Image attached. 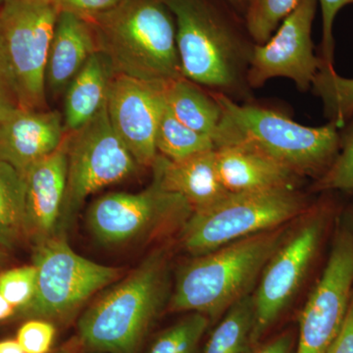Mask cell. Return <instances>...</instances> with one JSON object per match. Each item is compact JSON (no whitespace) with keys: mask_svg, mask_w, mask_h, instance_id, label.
I'll use <instances>...</instances> for the list:
<instances>
[{"mask_svg":"<svg viewBox=\"0 0 353 353\" xmlns=\"http://www.w3.org/2000/svg\"><path fill=\"white\" fill-rule=\"evenodd\" d=\"M164 85L126 76H113L109 85V119L139 166L152 168L158 155L155 139L165 108Z\"/></svg>","mask_w":353,"mask_h":353,"instance_id":"obj_14","label":"cell"},{"mask_svg":"<svg viewBox=\"0 0 353 353\" xmlns=\"http://www.w3.org/2000/svg\"><path fill=\"white\" fill-rule=\"evenodd\" d=\"M301 0H248L245 28L256 44H263L296 9Z\"/></svg>","mask_w":353,"mask_h":353,"instance_id":"obj_27","label":"cell"},{"mask_svg":"<svg viewBox=\"0 0 353 353\" xmlns=\"http://www.w3.org/2000/svg\"><path fill=\"white\" fill-rule=\"evenodd\" d=\"M16 312V309L0 294V321L12 317Z\"/></svg>","mask_w":353,"mask_h":353,"instance_id":"obj_38","label":"cell"},{"mask_svg":"<svg viewBox=\"0 0 353 353\" xmlns=\"http://www.w3.org/2000/svg\"><path fill=\"white\" fill-rule=\"evenodd\" d=\"M66 236L57 234L37 243L32 264L37 268L36 294L21 312L25 317L61 321L123 277V269L97 263L76 253Z\"/></svg>","mask_w":353,"mask_h":353,"instance_id":"obj_8","label":"cell"},{"mask_svg":"<svg viewBox=\"0 0 353 353\" xmlns=\"http://www.w3.org/2000/svg\"><path fill=\"white\" fill-rule=\"evenodd\" d=\"M68 137L54 152L32 165L24 174L26 236L34 243L58 234L66 190Z\"/></svg>","mask_w":353,"mask_h":353,"instance_id":"obj_15","label":"cell"},{"mask_svg":"<svg viewBox=\"0 0 353 353\" xmlns=\"http://www.w3.org/2000/svg\"><path fill=\"white\" fill-rule=\"evenodd\" d=\"M234 10L245 14L246 6H248V0H226Z\"/></svg>","mask_w":353,"mask_h":353,"instance_id":"obj_39","label":"cell"},{"mask_svg":"<svg viewBox=\"0 0 353 353\" xmlns=\"http://www.w3.org/2000/svg\"><path fill=\"white\" fill-rule=\"evenodd\" d=\"M44 1H51V2H54V0H44Z\"/></svg>","mask_w":353,"mask_h":353,"instance_id":"obj_41","label":"cell"},{"mask_svg":"<svg viewBox=\"0 0 353 353\" xmlns=\"http://www.w3.org/2000/svg\"><path fill=\"white\" fill-rule=\"evenodd\" d=\"M0 353H25L17 340L0 341Z\"/></svg>","mask_w":353,"mask_h":353,"instance_id":"obj_37","label":"cell"},{"mask_svg":"<svg viewBox=\"0 0 353 353\" xmlns=\"http://www.w3.org/2000/svg\"><path fill=\"white\" fill-rule=\"evenodd\" d=\"M210 322V318L201 313H188L158 334L146 353H197Z\"/></svg>","mask_w":353,"mask_h":353,"instance_id":"obj_26","label":"cell"},{"mask_svg":"<svg viewBox=\"0 0 353 353\" xmlns=\"http://www.w3.org/2000/svg\"><path fill=\"white\" fill-rule=\"evenodd\" d=\"M311 87L321 99L330 122L341 129L353 116V79L343 78L334 67L321 64Z\"/></svg>","mask_w":353,"mask_h":353,"instance_id":"obj_25","label":"cell"},{"mask_svg":"<svg viewBox=\"0 0 353 353\" xmlns=\"http://www.w3.org/2000/svg\"><path fill=\"white\" fill-rule=\"evenodd\" d=\"M125 0H54L60 11H69L83 18L110 10Z\"/></svg>","mask_w":353,"mask_h":353,"instance_id":"obj_33","label":"cell"},{"mask_svg":"<svg viewBox=\"0 0 353 353\" xmlns=\"http://www.w3.org/2000/svg\"><path fill=\"white\" fill-rule=\"evenodd\" d=\"M317 7L318 0H301L266 43L253 46L246 74L252 87L279 77L294 81L303 92L312 85L322 64L311 37Z\"/></svg>","mask_w":353,"mask_h":353,"instance_id":"obj_13","label":"cell"},{"mask_svg":"<svg viewBox=\"0 0 353 353\" xmlns=\"http://www.w3.org/2000/svg\"><path fill=\"white\" fill-rule=\"evenodd\" d=\"M353 294V205L336 216L324 269L299 317L294 353H327L347 318Z\"/></svg>","mask_w":353,"mask_h":353,"instance_id":"obj_10","label":"cell"},{"mask_svg":"<svg viewBox=\"0 0 353 353\" xmlns=\"http://www.w3.org/2000/svg\"><path fill=\"white\" fill-rule=\"evenodd\" d=\"M59 12L54 2L44 0H6L0 7V31L20 108H46V64Z\"/></svg>","mask_w":353,"mask_h":353,"instance_id":"obj_12","label":"cell"},{"mask_svg":"<svg viewBox=\"0 0 353 353\" xmlns=\"http://www.w3.org/2000/svg\"><path fill=\"white\" fill-rule=\"evenodd\" d=\"M152 169V180L162 189L180 194L194 211L210 208L230 194L218 176L215 150L178 161L158 154Z\"/></svg>","mask_w":353,"mask_h":353,"instance_id":"obj_17","label":"cell"},{"mask_svg":"<svg viewBox=\"0 0 353 353\" xmlns=\"http://www.w3.org/2000/svg\"><path fill=\"white\" fill-rule=\"evenodd\" d=\"M97 52L94 32L87 20L60 11L46 64V88L53 97L67 90L88 58Z\"/></svg>","mask_w":353,"mask_h":353,"instance_id":"obj_19","label":"cell"},{"mask_svg":"<svg viewBox=\"0 0 353 353\" xmlns=\"http://www.w3.org/2000/svg\"><path fill=\"white\" fill-rule=\"evenodd\" d=\"M83 19L113 76L158 83L183 77L175 19L164 0H125Z\"/></svg>","mask_w":353,"mask_h":353,"instance_id":"obj_1","label":"cell"},{"mask_svg":"<svg viewBox=\"0 0 353 353\" xmlns=\"http://www.w3.org/2000/svg\"><path fill=\"white\" fill-rule=\"evenodd\" d=\"M36 290L37 268L34 265L0 273V294L19 313L31 304Z\"/></svg>","mask_w":353,"mask_h":353,"instance_id":"obj_29","label":"cell"},{"mask_svg":"<svg viewBox=\"0 0 353 353\" xmlns=\"http://www.w3.org/2000/svg\"><path fill=\"white\" fill-rule=\"evenodd\" d=\"M155 145L158 154L173 161L215 150L212 139L181 123L166 103L158 125Z\"/></svg>","mask_w":353,"mask_h":353,"instance_id":"obj_24","label":"cell"},{"mask_svg":"<svg viewBox=\"0 0 353 353\" xmlns=\"http://www.w3.org/2000/svg\"><path fill=\"white\" fill-rule=\"evenodd\" d=\"M164 99L171 113L190 129L214 139L222 111L216 99L204 94L185 77L164 85Z\"/></svg>","mask_w":353,"mask_h":353,"instance_id":"obj_21","label":"cell"},{"mask_svg":"<svg viewBox=\"0 0 353 353\" xmlns=\"http://www.w3.org/2000/svg\"><path fill=\"white\" fill-rule=\"evenodd\" d=\"M57 329L52 322L31 319L23 324L17 333V341L25 353H50L54 343Z\"/></svg>","mask_w":353,"mask_h":353,"instance_id":"obj_30","label":"cell"},{"mask_svg":"<svg viewBox=\"0 0 353 353\" xmlns=\"http://www.w3.org/2000/svg\"><path fill=\"white\" fill-rule=\"evenodd\" d=\"M66 136L58 111L19 108L0 122V161L24 174L59 148Z\"/></svg>","mask_w":353,"mask_h":353,"instance_id":"obj_16","label":"cell"},{"mask_svg":"<svg viewBox=\"0 0 353 353\" xmlns=\"http://www.w3.org/2000/svg\"><path fill=\"white\" fill-rule=\"evenodd\" d=\"M288 224L246 236L183 265L172 288L170 312H197L217 320L252 294L269 260L290 233Z\"/></svg>","mask_w":353,"mask_h":353,"instance_id":"obj_3","label":"cell"},{"mask_svg":"<svg viewBox=\"0 0 353 353\" xmlns=\"http://www.w3.org/2000/svg\"><path fill=\"white\" fill-rule=\"evenodd\" d=\"M19 108L15 81L0 31V122Z\"/></svg>","mask_w":353,"mask_h":353,"instance_id":"obj_32","label":"cell"},{"mask_svg":"<svg viewBox=\"0 0 353 353\" xmlns=\"http://www.w3.org/2000/svg\"><path fill=\"white\" fill-rule=\"evenodd\" d=\"M192 213L183 196L152 180L137 194L111 192L99 197L88 208L87 222L95 240L119 246L180 232Z\"/></svg>","mask_w":353,"mask_h":353,"instance_id":"obj_11","label":"cell"},{"mask_svg":"<svg viewBox=\"0 0 353 353\" xmlns=\"http://www.w3.org/2000/svg\"><path fill=\"white\" fill-rule=\"evenodd\" d=\"M83 352L82 341H81L78 336H75L70 339V340L65 341L63 345L55 348V350H51L50 353H81Z\"/></svg>","mask_w":353,"mask_h":353,"instance_id":"obj_36","label":"cell"},{"mask_svg":"<svg viewBox=\"0 0 353 353\" xmlns=\"http://www.w3.org/2000/svg\"><path fill=\"white\" fill-rule=\"evenodd\" d=\"M112 78V72L101 53L95 52L88 58L65 92L66 132L82 128L105 105Z\"/></svg>","mask_w":353,"mask_h":353,"instance_id":"obj_20","label":"cell"},{"mask_svg":"<svg viewBox=\"0 0 353 353\" xmlns=\"http://www.w3.org/2000/svg\"><path fill=\"white\" fill-rule=\"evenodd\" d=\"M254 299L248 294L233 304L213 330L202 353H243L252 345Z\"/></svg>","mask_w":353,"mask_h":353,"instance_id":"obj_23","label":"cell"},{"mask_svg":"<svg viewBox=\"0 0 353 353\" xmlns=\"http://www.w3.org/2000/svg\"><path fill=\"white\" fill-rule=\"evenodd\" d=\"M216 168L230 192L294 188L299 176L259 152L240 145L215 150Z\"/></svg>","mask_w":353,"mask_h":353,"instance_id":"obj_18","label":"cell"},{"mask_svg":"<svg viewBox=\"0 0 353 353\" xmlns=\"http://www.w3.org/2000/svg\"><path fill=\"white\" fill-rule=\"evenodd\" d=\"M67 137L66 190L57 234H66L90 194L122 182L139 166L114 131L106 103L90 122Z\"/></svg>","mask_w":353,"mask_h":353,"instance_id":"obj_9","label":"cell"},{"mask_svg":"<svg viewBox=\"0 0 353 353\" xmlns=\"http://www.w3.org/2000/svg\"><path fill=\"white\" fill-rule=\"evenodd\" d=\"M327 353H353V294L343 328Z\"/></svg>","mask_w":353,"mask_h":353,"instance_id":"obj_34","label":"cell"},{"mask_svg":"<svg viewBox=\"0 0 353 353\" xmlns=\"http://www.w3.org/2000/svg\"><path fill=\"white\" fill-rule=\"evenodd\" d=\"M172 288L168 254L158 250L81 316L77 336L83 352L139 353L158 316L168 306Z\"/></svg>","mask_w":353,"mask_h":353,"instance_id":"obj_2","label":"cell"},{"mask_svg":"<svg viewBox=\"0 0 353 353\" xmlns=\"http://www.w3.org/2000/svg\"><path fill=\"white\" fill-rule=\"evenodd\" d=\"M87 353H103V352H87Z\"/></svg>","mask_w":353,"mask_h":353,"instance_id":"obj_42","label":"cell"},{"mask_svg":"<svg viewBox=\"0 0 353 353\" xmlns=\"http://www.w3.org/2000/svg\"><path fill=\"white\" fill-rule=\"evenodd\" d=\"M6 0H0V6H1L2 3H3V2H6Z\"/></svg>","mask_w":353,"mask_h":353,"instance_id":"obj_40","label":"cell"},{"mask_svg":"<svg viewBox=\"0 0 353 353\" xmlns=\"http://www.w3.org/2000/svg\"><path fill=\"white\" fill-rule=\"evenodd\" d=\"M176 23L183 77L206 87H236L250 51L226 13L210 0H164Z\"/></svg>","mask_w":353,"mask_h":353,"instance_id":"obj_5","label":"cell"},{"mask_svg":"<svg viewBox=\"0 0 353 353\" xmlns=\"http://www.w3.org/2000/svg\"><path fill=\"white\" fill-rule=\"evenodd\" d=\"M340 152L328 170L315 180L312 192L353 194V116L340 129Z\"/></svg>","mask_w":353,"mask_h":353,"instance_id":"obj_28","label":"cell"},{"mask_svg":"<svg viewBox=\"0 0 353 353\" xmlns=\"http://www.w3.org/2000/svg\"><path fill=\"white\" fill-rule=\"evenodd\" d=\"M322 12V41L320 59L326 66L334 67V23L336 15L345 6H353V0H318Z\"/></svg>","mask_w":353,"mask_h":353,"instance_id":"obj_31","label":"cell"},{"mask_svg":"<svg viewBox=\"0 0 353 353\" xmlns=\"http://www.w3.org/2000/svg\"><path fill=\"white\" fill-rule=\"evenodd\" d=\"M294 334L287 332L265 343L253 353H294Z\"/></svg>","mask_w":353,"mask_h":353,"instance_id":"obj_35","label":"cell"},{"mask_svg":"<svg viewBox=\"0 0 353 353\" xmlns=\"http://www.w3.org/2000/svg\"><path fill=\"white\" fill-rule=\"evenodd\" d=\"M26 236L25 176L0 161V246L12 248Z\"/></svg>","mask_w":353,"mask_h":353,"instance_id":"obj_22","label":"cell"},{"mask_svg":"<svg viewBox=\"0 0 353 353\" xmlns=\"http://www.w3.org/2000/svg\"><path fill=\"white\" fill-rule=\"evenodd\" d=\"M308 210L294 188L230 192L210 208L194 211L179 232L180 243L194 256L246 236L276 229Z\"/></svg>","mask_w":353,"mask_h":353,"instance_id":"obj_6","label":"cell"},{"mask_svg":"<svg viewBox=\"0 0 353 353\" xmlns=\"http://www.w3.org/2000/svg\"><path fill=\"white\" fill-rule=\"evenodd\" d=\"M340 210L329 199L308 208L301 225L290 231L265 266L259 278V288L253 294L254 325L250 341L252 345L277 321L296 296L319 253L330 228L334 227Z\"/></svg>","mask_w":353,"mask_h":353,"instance_id":"obj_7","label":"cell"},{"mask_svg":"<svg viewBox=\"0 0 353 353\" xmlns=\"http://www.w3.org/2000/svg\"><path fill=\"white\" fill-rule=\"evenodd\" d=\"M222 116L213 139L216 148L240 145L271 158L297 176L320 178L340 152V128L334 122L307 127L287 116L253 105H241L219 94Z\"/></svg>","mask_w":353,"mask_h":353,"instance_id":"obj_4","label":"cell"}]
</instances>
